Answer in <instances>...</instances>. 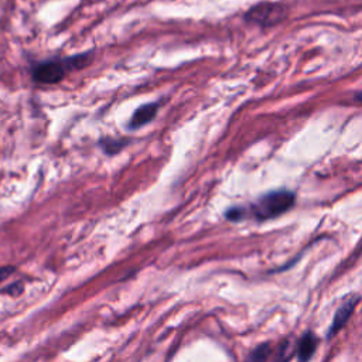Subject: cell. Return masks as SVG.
Here are the masks:
<instances>
[{
  "instance_id": "cell-3",
  "label": "cell",
  "mask_w": 362,
  "mask_h": 362,
  "mask_svg": "<svg viewBox=\"0 0 362 362\" xmlns=\"http://www.w3.org/2000/svg\"><path fill=\"white\" fill-rule=\"evenodd\" d=\"M288 14V7L277 1H260L252 6L245 14L243 20L249 24L259 25L262 28L273 27L281 23Z\"/></svg>"
},
{
  "instance_id": "cell-10",
  "label": "cell",
  "mask_w": 362,
  "mask_h": 362,
  "mask_svg": "<svg viewBox=\"0 0 362 362\" xmlns=\"http://www.w3.org/2000/svg\"><path fill=\"white\" fill-rule=\"evenodd\" d=\"M3 291H6L7 294H11V296H18L21 291H23V284L20 281L17 283H13L10 286H7Z\"/></svg>"
},
{
  "instance_id": "cell-11",
  "label": "cell",
  "mask_w": 362,
  "mask_h": 362,
  "mask_svg": "<svg viewBox=\"0 0 362 362\" xmlns=\"http://www.w3.org/2000/svg\"><path fill=\"white\" fill-rule=\"evenodd\" d=\"M14 270H16V269H14L13 266H1V267H0V281H3V280H6L7 277H10Z\"/></svg>"
},
{
  "instance_id": "cell-9",
  "label": "cell",
  "mask_w": 362,
  "mask_h": 362,
  "mask_svg": "<svg viewBox=\"0 0 362 362\" xmlns=\"http://www.w3.org/2000/svg\"><path fill=\"white\" fill-rule=\"evenodd\" d=\"M245 216H246V209L242 206H230L228 211H225V218L232 222L242 221Z\"/></svg>"
},
{
  "instance_id": "cell-1",
  "label": "cell",
  "mask_w": 362,
  "mask_h": 362,
  "mask_svg": "<svg viewBox=\"0 0 362 362\" xmlns=\"http://www.w3.org/2000/svg\"><path fill=\"white\" fill-rule=\"evenodd\" d=\"M92 61V52L78 54L64 59H49L37 64L33 68V78L40 83H57L68 71L82 69Z\"/></svg>"
},
{
  "instance_id": "cell-8",
  "label": "cell",
  "mask_w": 362,
  "mask_h": 362,
  "mask_svg": "<svg viewBox=\"0 0 362 362\" xmlns=\"http://www.w3.org/2000/svg\"><path fill=\"white\" fill-rule=\"evenodd\" d=\"M270 354V344H262L260 346H257L250 355H249V359L250 361H264L267 359Z\"/></svg>"
},
{
  "instance_id": "cell-5",
  "label": "cell",
  "mask_w": 362,
  "mask_h": 362,
  "mask_svg": "<svg viewBox=\"0 0 362 362\" xmlns=\"http://www.w3.org/2000/svg\"><path fill=\"white\" fill-rule=\"evenodd\" d=\"M157 109H158V103H147V105L139 106L134 110V113L132 115L127 127L130 130H136V129H140L144 124L150 123L156 117Z\"/></svg>"
},
{
  "instance_id": "cell-2",
  "label": "cell",
  "mask_w": 362,
  "mask_h": 362,
  "mask_svg": "<svg viewBox=\"0 0 362 362\" xmlns=\"http://www.w3.org/2000/svg\"><path fill=\"white\" fill-rule=\"evenodd\" d=\"M296 194L290 189H274L262 195L252 206V215L257 221H267L277 218L293 208Z\"/></svg>"
},
{
  "instance_id": "cell-6",
  "label": "cell",
  "mask_w": 362,
  "mask_h": 362,
  "mask_svg": "<svg viewBox=\"0 0 362 362\" xmlns=\"http://www.w3.org/2000/svg\"><path fill=\"white\" fill-rule=\"evenodd\" d=\"M317 346V337L313 332L304 334L297 344V356L300 361H308Z\"/></svg>"
},
{
  "instance_id": "cell-7",
  "label": "cell",
  "mask_w": 362,
  "mask_h": 362,
  "mask_svg": "<svg viewBox=\"0 0 362 362\" xmlns=\"http://www.w3.org/2000/svg\"><path fill=\"white\" fill-rule=\"evenodd\" d=\"M100 146H102V148L105 150L106 154L112 156V154L119 153L126 146V141L124 140H116V139H103V140H100Z\"/></svg>"
},
{
  "instance_id": "cell-4",
  "label": "cell",
  "mask_w": 362,
  "mask_h": 362,
  "mask_svg": "<svg viewBox=\"0 0 362 362\" xmlns=\"http://www.w3.org/2000/svg\"><path fill=\"white\" fill-rule=\"evenodd\" d=\"M358 301H359V297H358V296H351V297L346 300V303H344L342 305H339V308L337 310V313H335V315H334V320H332V324H331V327H329V331H328V334H327L328 338H331L332 335H335V334L346 324V321L349 320V317H351V314H352V311H354V308H355V305H356Z\"/></svg>"
}]
</instances>
